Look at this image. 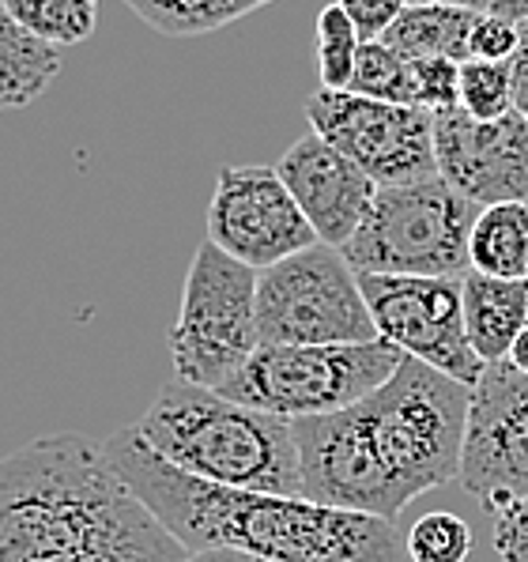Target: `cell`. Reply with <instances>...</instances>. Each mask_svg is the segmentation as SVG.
I'll return each mask as SVG.
<instances>
[{
	"label": "cell",
	"mask_w": 528,
	"mask_h": 562,
	"mask_svg": "<svg viewBox=\"0 0 528 562\" xmlns=\"http://www.w3.org/2000/svg\"><path fill=\"white\" fill-rule=\"evenodd\" d=\"M472 389L408 359L359 404L294 419L302 495L396 521L415 498L461 475Z\"/></svg>",
	"instance_id": "6da1fadb"
},
{
	"label": "cell",
	"mask_w": 528,
	"mask_h": 562,
	"mask_svg": "<svg viewBox=\"0 0 528 562\" xmlns=\"http://www.w3.org/2000/svg\"><path fill=\"white\" fill-rule=\"evenodd\" d=\"M102 449L189 555L235 548L272 562H408L404 536L382 517L322 506L306 495H265L196 480L162 461L136 427L114 430Z\"/></svg>",
	"instance_id": "7a4b0ae2"
},
{
	"label": "cell",
	"mask_w": 528,
	"mask_h": 562,
	"mask_svg": "<svg viewBox=\"0 0 528 562\" xmlns=\"http://www.w3.org/2000/svg\"><path fill=\"white\" fill-rule=\"evenodd\" d=\"M0 562H189L102 442L49 435L0 457Z\"/></svg>",
	"instance_id": "3957f363"
},
{
	"label": "cell",
	"mask_w": 528,
	"mask_h": 562,
	"mask_svg": "<svg viewBox=\"0 0 528 562\" xmlns=\"http://www.w3.org/2000/svg\"><path fill=\"white\" fill-rule=\"evenodd\" d=\"M136 435L167 464L196 480L265 495H302L294 423L246 408L215 389L181 378L167 382L141 415Z\"/></svg>",
	"instance_id": "277c9868"
},
{
	"label": "cell",
	"mask_w": 528,
	"mask_h": 562,
	"mask_svg": "<svg viewBox=\"0 0 528 562\" xmlns=\"http://www.w3.org/2000/svg\"><path fill=\"white\" fill-rule=\"evenodd\" d=\"M480 204L461 196L441 175L378 186L362 227L340 249L355 272L374 276H430L464 280L469 238Z\"/></svg>",
	"instance_id": "5b68a950"
},
{
	"label": "cell",
	"mask_w": 528,
	"mask_h": 562,
	"mask_svg": "<svg viewBox=\"0 0 528 562\" xmlns=\"http://www.w3.org/2000/svg\"><path fill=\"white\" fill-rule=\"evenodd\" d=\"M404 351L389 340L370 344H261L246 367L220 389L246 408L280 419H317L344 412L382 389Z\"/></svg>",
	"instance_id": "8992f818"
},
{
	"label": "cell",
	"mask_w": 528,
	"mask_h": 562,
	"mask_svg": "<svg viewBox=\"0 0 528 562\" xmlns=\"http://www.w3.org/2000/svg\"><path fill=\"white\" fill-rule=\"evenodd\" d=\"M257 348V268L235 261L204 238L189 265L178 322L170 328L178 378L220 393Z\"/></svg>",
	"instance_id": "52a82bcc"
},
{
	"label": "cell",
	"mask_w": 528,
	"mask_h": 562,
	"mask_svg": "<svg viewBox=\"0 0 528 562\" xmlns=\"http://www.w3.org/2000/svg\"><path fill=\"white\" fill-rule=\"evenodd\" d=\"M257 336L261 344L382 340L359 272L325 241L257 272Z\"/></svg>",
	"instance_id": "ba28073f"
},
{
	"label": "cell",
	"mask_w": 528,
	"mask_h": 562,
	"mask_svg": "<svg viewBox=\"0 0 528 562\" xmlns=\"http://www.w3.org/2000/svg\"><path fill=\"white\" fill-rule=\"evenodd\" d=\"M306 117L310 133L348 155L378 186H401V181L438 175L435 114L430 110L322 88L310 94Z\"/></svg>",
	"instance_id": "9c48e42d"
},
{
	"label": "cell",
	"mask_w": 528,
	"mask_h": 562,
	"mask_svg": "<svg viewBox=\"0 0 528 562\" xmlns=\"http://www.w3.org/2000/svg\"><path fill=\"white\" fill-rule=\"evenodd\" d=\"M359 288L382 340L469 389L480 382L487 362L475 356L464 333L461 280L359 272Z\"/></svg>",
	"instance_id": "30bf717a"
},
{
	"label": "cell",
	"mask_w": 528,
	"mask_h": 562,
	"mask_svg": "<svg viewBox=\"0 0 528 562\" xmlns=\"http://www.w3.org/2000/svg\"><path fill=\"white\" fill-rule=\"evenodd\" d=\"M457 483L491 514L528 498V374L509 359L487 362L472 385Z\"/></svg>",
	"instance_id": "8fae6325"
},
{
	"label": "cell",
	"mask_w": 528,
	"mask_h": 562,
	"mask_svg": "<svg viewBox=\"0 0 528 562\" xmlns=\"http://www.w3.org/2000/svg\"><path fill=\"white\" fill-rule=\"evenodd\" d=\"M207 241L265 272L317 246V235L276 167H223L207 204Z\"/></svg>",
	"instance_id": "7c38bea8"
},
{
	"label": "cell",
	"mask_w": 528,
	"mask_h": 562,
	"mask_svg": "<svg viewBox=\"0 0 528 562\" xmlns=\"http://www.w3.org/2000/svg\"><path fill=\"white\" fill-rule=\"evenodd\" d=\"M438 175L472 204H528V117L509 110L475 121L464 110L435 114Z\"/></svg>",
	"instance_id": "4fadbf2b"
},
{
	"label": "cell",
	"mask_w": 528,
	"mask_h": 562,
	"mask_svg": "<svg viewBox=\"0 0 528 562\" xmlns=\"http://www.w3.org/2000/svg\"><path fill=\"white\" fill-rule=\"evenodd\" d=\"M276 170L310 220L317 241L336 249L348 246L374 204L378 181L317 133L294 140L276 162Z\"/></svg>",
	"instance_id": "5bb4252c"
},
{
	"label": "cell",
	"mask_w": 528,
	"mask_h": 562,
	"mask_svg": "<svg viewBox=\"0 0 528 562\" xmlns=\"http://www.w3.org/2000/svg\"><path fill=\"white\" fill-rule=\"evenodd\" d=\"M464 333L483 362L509 356L514 340L528 325V280H498V276L464 272L461 280Z\"/></svg>",
	"instance_id": "9a60e30c"
},
{
	"label": "cell",
	"mask_w": 528,
	"mask_h": 562,
	"mask_svg": "<svg viewBox=\"0 0 528 562\" xmlns=\"http://www.w3.org/2000/svg\"><path fill=\"white\" fill-rule=\"evenodd\" d=\"M60 76V49L31 34L0 4V114L31 106Z\"/></svg>",
	"instance_id": "2e32d148"
},
{
	"label": "cell",
	"mask_w": 528,
	"mask_h": 562,
	"mask_svg": "<svg viewBox=\"0 0 528 562\" xmlns=\"http://www.w3.org/2000/svg\"><path fill=\"white\" fill-rule=\"evenodd\" d=\"M480 12L469 8H449V4H408L393 20V27L382 34L389 49H396L408 60L423 57H449L457 65L472 60L469 42Z\"/></svg>",
	"instance_id": "e0dca14e"
},
{
	"label": "cell",
	"mask_w": 528,
	"mask_h": 562,
	"mask_svg": "<svg viewBox=\"0 0 528 562\" xmlns=\"http://www.w3.org/2000/svg\"><path fill=\"white\" fill-rule=\"evenodd\" d=\"M472 272L528 280V204L480 207L469 238Z\"/></svg>",
	"instance_id": "ac0fdd59"
},
{
	"label": "cell",
	"mask_w": 528,
	"mask_h": 562,
	"mask_svg": "<svg viewBox=\"0 0 528 562\" xmlns=\"http://www.w3.org/2000/svg\"><path fill=\"white\" fill-rule=\"evenodd\" d=\"M136 15L170 38H193V34H212L272 0H125Z\"/></svg>",
	"instance_id": "d6986e66"
},
{
	"label": "cell",
	"mask_w": 528,
	"mask_h": 562,
	"mask_svg": "<svg viewBox=\"0 0 528 562\" xmlns=\"http://www.w3.org/2000/svg\"><path fill=\"white\" fill-rule=\"evenodd\" d=\"M0 4L57 49L88 42L99 23V0H0Z\"/></svg>",
	"instance_id": "ffe728a7"
},
{
	"label": "cell",
	"mask_w": 528,
	"mask_h": 562,
	"mask_svg": "<svg viewBox=\"0 0 528 562\" xmlns=\"http://www.w3.org/2000/svg\"><path fill=\"white\" fill-rule=\"evenodd\" d=\"M348 91L351 94H362V99H374V102H396V106H415L412 60L401 57L396 49H389L382 38L362 42Z\"/></svg>",
	"instance_id": "44dd1931"
},
{
	"label": "cell",
	"mask_w": 528,
	"mask_h": 562,
	"mask_svg": "<svg viewBox=\"0 0 528 562\" xmlns=\"http://www.w3.org/2000/svg\"><path fill=\"white\" fill-rule=\"evenodd\" d=\"M362 49V34L348 20L340 4H325L317 15V76L328 91H348L355 76V60Z\"/></svg>",
	"instance_id": "7402d4cb"
},
{
	"label": "cell",
	"mask_w": 528,
	"mask_h": 562,
	"mask_svg": "<svg viewBox=\"0 0 528 562\" xmlns=\"http://www.w3.org/2000/svg\"><path fill=\"white\" fill-rule=\"evenodd\" d=\"M457 110H464L475 121L506 117L514 110V68H509V60H464Z\"/></svg>",
	"instance_id": "603a6c76"
},
{
	"label": "cell",
	"mask_w": 528,
	"mask_h": 562,
	"mask_svg": "<svg viewBox=\"0 0 528 562\" xmlns=\"http://www.w3.org/2000/svg\"><path fill=\"white\" fill-rule=\"evenodd\" d=\"M404 548H408V562H464L472 555V529L464 517L435 509L412 525Z\"/></svg>",
	"instance_id": "cb8c5ba5"
},
{
	"label": "cell",
	"mask_w": 528,
	"mask_h": 562,
	"mask_svg": "<svg viewBox=\"0 0 528 562\" xmlns=\"http://www.w3.org/2000/svg\"><path fill=\"white\" fill-rule=\"evenodd\" d=\"M415 76V106L430 110V114H446L457 110L461 99V65L449 57H423L412 60Z\"/></svg>",
	"instance_id": "d4e9b609"
},
{
	"label": "cell",
	"mask_w": 528,
	"mask_h": 562,
	"mask_svg": "<svg viewBox=\"0 0 528 562\" xmlns=\"http://www.w3.org/2000/svg\"><path fill=\"white\" fill-rule=\"evenodd\" d=\"M517 46H521V23L502 20L495 12H480L469 42V54L475 60H514Z\"/></svg>",
	"instance_id": "484cf974"
},
{
	"label": "cell",
	"mask_w": 528,
	"mask_h": 562,
	"mask_svg": "<svg viewBox=\"0 0 528 562\" xmlns=\"http://www.w3.org/2000/svg\"><path fill=\"white\" fill-rule=\"evenodd\" d=\"M495 551L502 562H528V498L495 514Z\"/></svg>",
	"instance_id": "4316f807"
},
{
	"label": "cell",
	"mask_w": 528,
	"mask_h": 562,
	"mask_svg": "<svg viewBox=\"0 0 528 562\" xmlns=\"http://www.w3.org/2000/svg\"><path fill=\"white\" fill-rule=\"evenodd\" d=\"M336 4L348 12V20L359 27L362 42L382 38V34L393 27L396 15L408 8V0H336Z\"/></svg>",
	"instance_id": "83f0119b"
},
{
	"label": "cell",
	"mask_w": 528,
	"mask_h": 562,
	"mask_svg": "<svg viewBox=\"0 0 528 562\" xmlns=\"http://www.w3.org/2000/svg\"><path fill=\"white\" fill-rule=\"evenodd\" d=\"M509 68H514V110L528 117V23H521V46Z\"/></svg>",
	"instance_id": "f1b7e54d"
},
{
	"label": "cell",
	"mask_w": 528,
	"mask_h": 562,
	"mask_svg": "<svg viewBox=\"0 0 528 562\" xmlns=\"http://www.w3.org/2000/svg\"><path fill=\"white\" fill-rule=\"evenodd\" d=\"M189 562H272V559L249 555V551H235V548H207V551H193Z\"/></svg>",
	"instance_id": "f546056e"
},
{
	"label": "cell",
	"mask_w": 528,
	"mask_h": 562,
	"mask_svg": "<svg viewBox=\"0 0 528 562\" xmlns=\"http://www.w3.org/2000/svg\"><path fill=\"white\" fill-rule=\"evenodd\" d=\"M491 12L502 15V20L528 23V0H491Z\"/></svg>",
	"instance_id": "4dcf8cb0"
},
{
	"label": "cell",
	"mask_w": 528,
	"mask_h": 562,
	"mask_svg": "<svg viewBox=\"0 0 528 562\" xmlns=\"http://www.w3.org/2000/svg\"><path fill=\"white\" fill-rule=\"evenodd\" d=\"M509 362H514L521 374H528V325L521 328V336L514 340V348H509V356H506Z\"/></svg>",
	"instance_id": "1f68e13d"
},
{
	"label": "cell",
	"mask_w": 528,
	"mask_h": 562,
	"mask_svg": "<svg viewBox=\"0 0 528 562\" xmlns=\"http://www.w3.org/2000/svg\"><path fill=\"white\" fill-rule=\"evenodd\" d=\"M408 4H449V8H469V12H491V0H408Z\"/></svg>",
	"instance_id": "d6a6232c"
}]
</instances>
